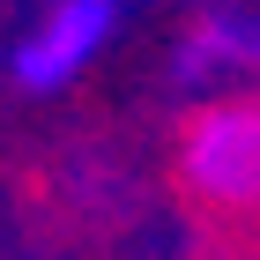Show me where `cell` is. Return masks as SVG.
I'll return each mask as SVG.
<instances>
[{"label":"cell","instance_id":"6da1fadb","mask_svg":"<svg viewBox=\"0 0 260 260\" xmlns=\"http://www.w3.org/2000/svg\"><path fill=\"white\" fill-rule=\"evenodd\" d=\"M179 186L208 216H260V97L208 104L179 141Z\"/></svg>","mask_w":260,"mask_h":260},{"label":"cell","instance_id":"7a4b0ae2","mask_svg":"<svg viewBox=\"0 0 260 260\" xmlns=\"http://www.w3.org/2000/svg\"><path fill=\"white\" fill-rule=\"evenodd\" d=\"M104 38H112V0H60L45 15V30L15 52L22 89H60L67 75H82V67L97 60Z\"/></svg>","mask_w":260,"mask_h":260},{"label":"cell","instance_id":"3957f363","mask_svg":"<svg viewBox=\"0 0 260 260\" xmlns=\"http://www.w3.org/2000/svg\"><path fill=\"white\" fill-rule=\"evenodd\" d=\"M216 60H260V30H238V22H208L193 45L179 52V67H186V82H208V67Z\"/></svg>","mask_w":260,"mask_h":260}]
</instances>
